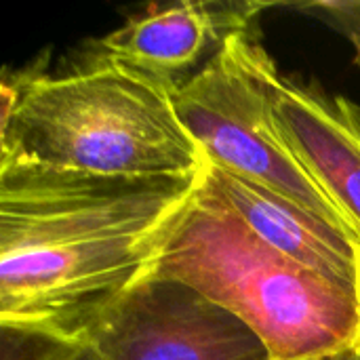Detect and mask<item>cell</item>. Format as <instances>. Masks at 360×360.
<instances>
[{"label":"cell","instance_id":"obj_5","mask_svg":"<svg viewBox=\"0 0 360 360\" xmlns=\"http://www.w3.org/2000/svg\"><path fill=\"white\" fill-rule=\"evenodd\" d=\"M101 360H274L236 314L194 287L148 276L84 340Z\"/></svg>","mask_w":360,"mask_h":360},{"label":"cell","instance_id":"obj_10","mask_svg":"<svg viewBox=\"0 0 360 360\" xmlns=\"http://www.w3.org/2000/svg\"><path fill=\"white\" fill-rule=\"evenodd\" d=\"M291 8L323 21L340 36H344L354 49V63L360 70V0H316L297 2Z\"/></svg>","mask_w":360,"mask_h":360},{"label":"cell","instance_id":"obj_3","mask_svg":"<svg viewBox=\"0 0 360 360\" xmlns=\"http://www.w3.org/2000/svg\"><path fill=\"white\" fill-rule=\"evenodd\" d=\"M150 276L173 278L245 321L274 360L360 348V297L272 249L202 181L165 232Z\"/></svg>","mask_w":360,"mask_h":360},{"label":"cell","instance_id":"obj_11","mask_svg":"<svg viewBox=\"0 0 360 360\" xmlns=\"http://www.w3.org/2000/svg\"><path fill=\"white\" fill-rule=\"evenodd\" d=\"M314 360H360V348L346 350V352H340V354H331V356H323V359Z\"/></svg>","mask_w":360,"mask_h":360},{"label":"cell","instance_id":"obj_1","mask_svg":"<svg viewBox=\"0 0 360 360\" xmlns=\"http://www.w3.org/2000/svg\"><path fill=\"white\" fill-rule=\"evenodd\" d=\"M200 175H95L0 158V327L84 340L152 274Z\"/></svg>","mask_w":360,"mask_h":360},{"label":"cell","instance_id":"obj_6","mask_svg":"<svg viewBox=\"0 0 360 360\" xmlns=\"http://www.w3.org/2000/svg\"><path fill=\"white\" fill-rule=\"evenodd\" d=\"M272 6L226 0L152 6L97 40L89 61H118L179 89L230 36L251 32L257 15Z\"/></svg>","mask_w":360,"mask_h":360},{"label":"cell","instance_id":"obj_7","mask_svg":"<svg viewBox=\"0 0 360 360\" xmlns=\"http://www.w3.org/2000/svg\"><path fill=\"white\" fill-rule=\"evenodd\" d=\"M272 120L295 162L360 243V105L281 74Z\"/></svg>","mask_w":360,"mask_h":360},{"label":"cell","instance_id":"obj_4","mask_svg":"<svg viewBox=\"0 0 360 360\" xmlns=\"http://www.w3.org/2000/svg\"><path fill=\"white\" fill-rule=\"evenodd\" d=\"M278 76L274 59L259 40L251 32H240L175 89L173 103L207 162L348 230L274 127L272 97Z\"/></svg>","mask_w":360,"mask_h":360},{"label":"cell","instance_id":"obj_2","mask_svg":"<svg viewBox=\"0 0 360 360\" xmlns=\"http://www.w3.org/2000/svg\"><path fill=\"white\" fill-rule=\"evenodd\" d=\"M169 84L118 61L0 82V158L122 177L200 175L205 154Z\"/></svg>","mask_w":360,"mask_h":360},{"label":"cell","instance_id":"obj_8","mask_svg":"<svg viewBox=\"0 0 360 360\" xmlns=\"http://www.w3.org/2000/svg\"><path fill=\"white\" fill-rule=\"evenodd\" d=\"M202 181L272 249L360 297V243L348 230L207 160Z\"/></svg>","mask_w":360,"mask_h":360},{"label":"cell","instance_id":"obj_9","mask_svg":"<svg viewBox=\"0 0 360 360\" xmlns=\"http://www.w3.org/2000/svg\"><path fill=\"white\" fill-rule=\"evenodd\" d=\"M0 360H101L82 340L0 327Z\"/></svg>","mask_w":360,"mask_h":360}]
</instances>
